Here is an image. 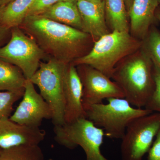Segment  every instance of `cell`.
<instances>
[{"label": "cell", "mask_w": 160, "mask_h": 160, "mask_svg": "<svg viewBox=\"0 0 160 160\" xmlns=\"http://www.w3.org/2000/svg\"><path fill=\"white\" fill-rule=\"evenodd\" d=\"M19 27L47 55L64 64L85 56L94 43L88 33L41 15L27 17Z\"/></svg>", "instance_id": "obj_1"}, {"label": "cell", "mask_w": 160, "mask_h": 160, "mask_svg": "<svg viewBox=\"0 0 160 160\" xmlns=\"http://www.w3.org/2000/svg\"><path fill=\"white\" fill-rule=\"evenodd\" d=\"M111 78L123 90L125 98L137 108H145L154 91L153 63L142 46L117 65Z\"/></svg>", "instance_id": "obj_2"}, {"label": "cell", "mask_w": 160, "mask_h": 160, "mask_svg": "<svg viewBox=\"0 0 160 160\" xmlns=\"http://www.w3.org/2000/svg\"><path fill=\"white\" fill-rule=\"evenodd\" d=\"M142 44V41L132 36L129 32H110L96 41L88 53L72 63L76 66H91L111 78L117 65L138 51Z\"/></svg>", "instance_id": "obj_3"}, {"label": "cell", "mask_w": 160, "mask_h": 160, "mask_svg": "<svg viewBox=\"0 0 160 160\" xmlns=\"http://www.w3.org/2000/svg\"><path fill=\"white\" fill-rule=\"evenodd\" d=\"M106 104L84 107L86 118L104 130L111 139H122L127 127L136 119L152 113L145 109L132 106L125 98H110Z\"/></svg>", "instance_id": "obj_4"}, {"label": "cell", "mask_w": 160, "mask_h": 160, "mask_svg": "<svg viewBox=\"0 0 160 160\" xmlns=\"http://www.w3.org/2000/svg\"><path fill=\"white\" fill-rule=\"evenodd\" d=\"M67 64L52 58L41 62L37 71L30 80L40 89V94L50 106L55 126L66 123L64 94V76Z\"/></svg>", "instance_id": "obj_5"}, {"label": "cell", "mask_w": 160, "mask_h": 160, "mask_svg": "<svg viewBox=\"0 0 160 160\" xmlns=\"http://www.w3.org/2000/svg\"><path fill=\"white\" fill-rule=\"evenodd\" d=\"M53 131L57 142L70 149L80 146L85 152L86 160H109L101 151L105 136L104 130L86 118L55 126Z\"/></svg>", "instance_id": "obj_6"}, {"label": "cell", "mask_w": 160, "mask_h": 160, "mask_svg": "<svg viewBox=\"0 0 160 160\" xmlns=\"http://www.w3.org/2000/svg\"><path fill=\"white\" fill-rule=\"evenodd\" d=\"M9 42L0 47V59L19 68L27 80L37 71L41 60L47 55L32 38L19 26L10 29Z\"/></svg>", "instance_id": "obj_7"}, {"label": "cell", "mask_w": 160, "mask_h": 160, "mask_svg": "<svg viewBox=\"0 0 160 160\" xmlns=\"http://www.w3.org/2000/svg\"><path fill=\"white\" fill-rule=\"evenodd\" d=\"M160 128V113L158 112H152L132 121L122 139V160H143Z\"/></svg>", "instance_id": "obj_8"}, {"label": "cell", "mask_w": 160, "mask_h": 160, "mask_svg": "<svg viewBox=\"0 0 160 160\" xmlns=\"http://www.w3.org/2000/svg\"><path fill=\"white\" fill-rule=\"evenodd\" d=\"M83 86V107L110 98H125L122 89L109 77L87 65L76 66Z\"/></svg>", "instance_id": "obj_9"}, {"label": "cell", "mask_w": 160, "mask_h": 160, "mask_svg": "<svg viewBox=\"0 0 160 160\" xmlns=\"http://www.w3.org/2000/svg\"><path fill=\"white\" fill-rule=\"evenodd\" d=\"M22 101L9 118L29 127L39 128L44 119H52V112L49 104L35 89L30 80H26Z\"/></svg>", "instance_id": "obj_10"}, {"label": "cell", "mask_w": 160, "mask_h": 160, "mask_svg": "<svg viewBox=\"0 0 160 160\" xmlns=\"http://www.w3.org/2000/svg\"><path fill=\"white\" fill-rule=\"evenodd\" d=\"M45 136L46 132L39 128L20 125L9 118L0 119V149H9L23 145H39Z\"/></svg>", "instance_id": "obj_11"}, {"label": "cell", "mask_w": 160, "mask_h": 160, "mask_svg": "<svg viewBox=\"0 0 160 160\" xmlns=\"http://www.w3.org/2000/svg\"><path fill=\"white\" fill-rule=\"evenodd\" d=\"M65 120L70 123L86 118L82 103L83 86L77 67L72 63L66 65L64 76Z\"/></svg>", "instance_id": "obj_12"}, {"label": "cell", "mask_w": 160, "mask_h": 160, "mask_svg": "<svg viewBox=\"0 0 160 160\" xmlns=\"http://www.w3.org/2000/svg\"><path fill=\"white\" fill-rule=\"evenodd\" d=\"M77 3L82 19V31L89 34L94 42L110 32L106 24L105 2L99 4L78 1Z\"/></svg>", "instance_id": "obj_13"}, {"label": "cell", "mask_w": 160, "mask_h": 160, "mask_svg": "<svg viewBox=\"0 0 160 160\" xmlns=\"http://www.w3.org/2000/svg\"><path fill=\"white\" fill-rule=\"evenodd\" d=\"M159 3L158 0H132L128 15L130 34L143 41L149 32Z\"/></svg>", "instance_id": "obj_14"}, {"label": "cell", "mask_w": 160, "mask_h": 160, "mask_svg": "<svg viewBox=\"0 0 160 160\" xmlns=\"http://www.w3.org/2000/svg\"><path fill=\"white\" fill-rule=\"evenodd\" d=\"M41 15L82 31V19L76 0H59Z\"/></svg>", "instance_id": "obj_15"}, {"label": "cell", "mask_w": 160, "mask_h": 160, "mask_svg": "<svg viewBox=\"0 0 160 160\" xmlns=\"http://www.w3.org/2000/svg\"><path fill=\"white\" fill-rule=\"evenodd\" d=\"M105 10L109 31L129 32V15L124 0H105Z\"/></svg>", "instance_id": "obj_16"}, {"label": "cell", "mask_w": 160, "mask_h": 160, "mask_svg": "<svg viewBox=\"0 0 160 160\" xmlns=\"http://www.w3.org/2000/svg\"><path fill=\"white\" fill-rule=\"evenodd\" d=\"M35 0H13L3 8L0 26L11 29L19 26L25 20Z\"/></svg>", "instance_id": "obj_17"}, {"label": "cell", "mask_w": 160, "mask_h": 160, "mask_svg": "<svg viewBox=\"0 0 160 160\" xmlns=\"http://www.w3.org/2000/svg\"><path fill=\"white\" fill-rule=\"evenodd\" d=\"M27 80L19 68L0 59V91L24 90Z\"/></svg>", "instance_id": "obj_18"}, {"label": "cell", "mask_w": 160, "mask_h": 160, "mask_svg": "<svg viewBox=\"0 0 160 160\" xmlns=\"http://www.w3.org/2000/svg\"><path fill=\"white\" fill-rule=\"evenodd\" d=\"M43 160L44 155L39 145H23L0 151V160Z\"/></svg>", "instance_id": "obj_19"}, {"label": "cell", "mask_w": 160, "mask_h": 160, "mask_svg": "<svg viewBox=\"0 0 160 160\" xmlns=\"http://www.w3.org/2000/svg\"><path fill=\"white\" fill-rule=\"evenodd\" d=\"M142 47L146 51L153 64L160 69V32L151 26L143 41Z\"/></svg>", "instance_id": "obj_20"}, {"label": "cell", "mask_w": 160, "mask_h": 160, "mask_svg": "<svg viewBox=\"0 0 160 160\" xmlns=\"http://www.w3.org/2000/svg\"><path fill=\"white\" fill-rule=\"evenodd\" d=\"M24 90L20 91H0V119L9 118L15 103L22 98Z\"/></svg>", "instance_id": "obj_21"}, {"label": "cell", "mask_w": 160, "mask_h": 160, "mask_svg": "<svg viewBox=\"0 0 160 160\" xmlns=\"http://www.w3.org/2000/svg\"><path fill=\"white\" fill-rule=\"evenodd\" d=\"M153 65L155 89L151 97L144 108L152 112L160 113V69L154 64Z\"/></svg>", "instance_id": "obj_22"}, {"label": "cell", "mask_w": 160, "mask_h": 160, "mask_svg": "<svg viewBox=\"0 0 160 160\" xmlns=\"http://www.w3.org/2000/svg\"><path fill=\"white\" fill-rule=\"evenodd\" d=\"M58 1L59 0H35L34 3L28 12L27 17L41 15L44 12L49 9Z\"/></svg>", "instance_id": "obj_23"}, {"label": "cell", "mask_w": 160, "mask_h": 160, "mask_svg": "<svg viewBox=\"0 0 160 160\" xmlns=\"http://www.w3.org/2000/svg\"><path fill=\"white\" fill-rule=\"evenodd\" d=\"M148 153V160H160V128Z\"/></svg>", "instance_id": "obj_24"}, {"label": "cell", "mask_w": 160, "mask_h": 160, "mask_svg": "<svg viewBox=\"0 0 160 160\" xmlns=\"http://www.w3.org/2000/svg\"><path fill=\"white\" fill-rule=\"evenodd\" d=\"M9 31H10V29L5 26H0V46Z\"/></svg>", "instance_id": "obj_25"}, {"label": "cell", "mask_w": 160, "mask_h": 160, "mask_svg": "<svg viewBox=\"0 0 160 160\" xmlns=\"http://www.w3.org/2000/svg\"><path fill=\"white\" fill-rule=\"evenodd\" d=\"M13 1V0H0V8L3 9Z\"/></svg>", "instance_id": "obj_26"}, {"label": "cell", "mask_w": 160, "mask_h": 160, "mask_svg": "<svg viewBox=\"0 0 160 160\" xmlns=\"http://www.w3.org/2000/svg\"><path fill=\"white\" fill-rule=\"evenodd\" d=\"M124 2H125L126 10H127L128 14L129 10H130V8H131L132 0H124Z\"/></svg>", "instance_id": "obj_27"}, {"label": "cell", "mask_w": 160, "mask_h": 160, "mask_svg": "<svg viewBox=\"0 0 160 160\" xmlns=\"http://www.w3.org/2000/svg\"><path fill=\"white\" fill-rule=\"evenodd\" d=\"M76 1H86L96 3H102L105 2V0H76Z\"/></svg>", "instance_id": "obj_28"}, {"label": "cell", "mask_w": 160, "mask_h": 160, "mask_svg": "<svg viewBox=\"0 0 160 160\" xmlns=\"http://www.w3.org/2000/svg\"><path fill=\"white\" fill-rule=\"evenodd\" d=\"M155 17L158 19V20L160 22V9L157 10L155 12Z\"/></svg>", "instance_id": "obj_29"}, {"label": "cell", "mask_w": 160, "mask_h": 160, "mask_svg": "<svg viewBox=\"0 0 160 160\" xmlns=\"http://www.w3.org/2000/svg\"><path fill=\"white\" fill-rule=\"evenodd\" d=\"M2 9L0 8V20H1V14H2Z\"/></svg>", "instance_id": "obj_30"}, {"label": "cell", "mask_w": 160, "mask_h": 160, "mask_svg": "<svg viewBox=\"0 0 160 160\" xmlns=\"http://www.w3.org/2000/svg\"><path fill=\"white\" fill-rule=\"evenodd\" d=\"M158 2L159 4L160 3V0H158Z\"/></svg>", "instance_id": "obj_31"}, {"label": "cell", "mask_w": 160, "mask_h": 160, "mask_svg": "<svg viewBox=\"0 0 160 160\" xmlns=\"http://www.w3.org/2000/svg\"><path fill=\"white\" fill-rule=\"evenodd\" d=\"M46 160H52V159H49Z\"/></svg>", "instance_id": "obj_32"}, {"label": "cell", "mask_w": 160, "mask_h": 160, "mask_svg": "<svg viewBox=\"0 0 160 160\" xmlns=\"http://www.w3.org/2000/svg\"><path fill=\"white\" fill-rule=\"evenodd\" d=\"M1 149H0V151H1Z\"/></svg>", "instance_id": "obj_33"}]
</instances>
